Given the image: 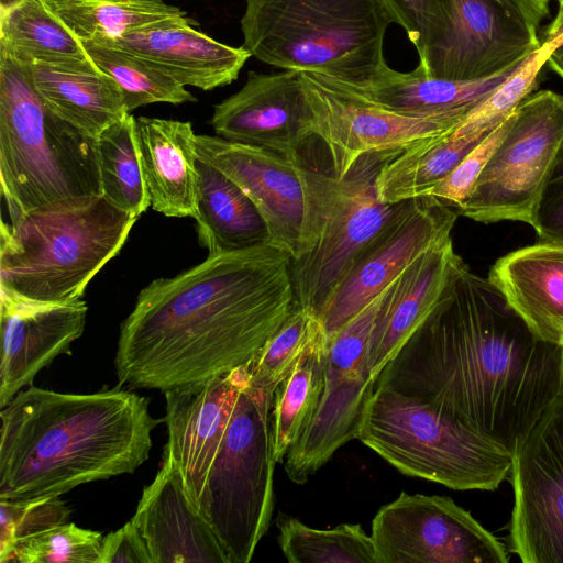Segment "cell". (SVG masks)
<instances>
[{
	"label": "cell",
	"instance_id": "6da1fadb",
	"mask_svg": "<svg viewBox=\"0 0 563 563\" xmlns=\"http://www.w3.org/2000/svg\"><path fill=\"white\" fill-rule=\"evenodd\" d=\"M511 451L563 394V347L539 339L463 260L435 307L376 378Z\"/></svg>",
	"mask_w": 563,
	"mask_h": 563
},
{
	"label": "cell",
	"instance_id": "7a4b0ae2",
	"mask_svg": "<svg viewBox=\"0 0 563 563\" xmlns=\"http://www.w3.org/2000/svg\"><path fill=\"white\" fill-rule=\"evenodd\" d=\"M290 267L288 253L263 244L154 279L121 323L119 385L164 394L249 363L297 307Z\"/></svg>",
	"mask_w": 563,
	"mask_h": 563
},
{
	"label": "cell",
	"instance_id": "3957f363",
	"mask_svg": "<svg viewBox=\"0 0 563 563\" xmlns=\"http://www.w3.org/2000/svg\"><path fill=\"white\" fill-rule=\"evenodd\" d=\"M0 499L60 496L132 474L162 421L148 398L121 385L92 394L31 385L0 408Z\"/></svg>",
	"mask_w": 563,
	"mask_h": 563
},
{
	"label": "cell",
	"instance_id": "277c9868",
	"mask_svg": "<svg viewBox=\"0 0 563 563\" xmlns=\"http://www.w3.org/2000/svg\"><path fill=\"white\" fill-rule=\"evenodd\" d=\"M0 184L10 223L57 201L102 196L97 139L49 110L27 63L2 47Z\"/></svg>",
	"mask_w": 563,
	"mask_h": 563
},
{
	"label": "cell",
	"instance_id": "5b68a950",
	"mask_svg": "<svg viewBox=\"0 0 563 563\" xmlns=\"http://www.w3.org/2000/svg\"><path fill=\"white\" fill-rule=\"evenodd\" d=\"M243 47L258 60L322 75L355 88L388 67L384 38L393 22L382 0H245Z\"/></svg>",
	"mask_w": 563,
	"mask_h": 563
},
{
	"label": "cell",
	"instance_id": "8992f818",
	"mask_svg": "<svg viewBox=\"0 0 563 563\" xmlns=\"http://www.w3.org/2000/svg\"><path fill=\"white\" fill-rule=\"evenodd\" d=\"M135 221L103 196L62 200L2 221L0 286L35 300H80Z\"/></svg>",
	"mask_w": 563,
	"mask_h": 563
},
{
	"label": "cell",
	"instance_id": "52a82bcc",
	"mask_svg": "<svg viewBox=\"0 0 563 563\" xmlns=\"http://www.w3.org/2000/svg\"><path fill=\"white\" fill-rule=\"evenodd\" d=\"M357 440L402 474L455 490H495L511 474L506 444L390 388L375 387Z\"/></svg>",
	"mask_w": 563,
	"mask_h": 563
},
{
	"label": "cell",
	"instance_id": "ba28073f",
	"mask_svg": "<svg viewBox=\"0 0 563 563\" xmlns=\"http://www.w3.org/2000/svg\"><path fill=\"white\" fill-rule=\"evenodd\" d=\"M273 399L274 394L253 387L250 378L243 385L197 506L230 563L250 562L271 525Z\"/></svg>",
	"mask_w": 563,
	"mask_h": 563
},
{
	"label": "cell",
	"instance_id": "9c48e42d",
	"mask_svg": "<svg viewBox=\"0 0 563 563\" xmlns=\"http://www.w3.org/2000/svg\"><path fill=\"white\" fill-rule=\"evenodd\" d=\"M197 157L227 175L265 221L268 244L297 260L316 244L331 201L333 173L310 168L263 147L195 135Z\"/></svg>",
	"mask_w": 563,
	"mask_h": 563
},
{
	"label": "cell",
	"instance_id": "30bf717a",
	"mask_svg": "<svg viewBox=\"0 0 563 563\" xmlns=\"http://www.w3.org/2000/svg\"><path fill=\"white\" fill-rule=\"evenodd\" d=\"M400 151L362 155L334 187L313 247L291 260L297 305L319 317L355 262L398 213L404 202L386 203L377 195L384 164Z\"/></svg>",
	"mask_w": 563,
	"mask_h": 563
},
{
	"label": "cell",
	"instance_id": "8fae6325",
	"mask_svg": "<svg viewBox=\"0 0 563 563\" xmlns=\"http://www.w3.org/2000/svg\"><path fill=\"white\" fill-rule=\"evenodd\" d=\"M563 140V96L532 92L516 108L511 124L459 214L482 223L521 221L532 216Z\"/></svg>",
	"mask_w": 563,
	"mask_h": 563
},
{
	"label": "cell",
	"instance_id": "7c38bea8",
	"mask_svg": "<svg viewBox=\"0 0 563 563\" xmlns=\"http://www.w3.org/2000/svg\"><path fill=\"white\" fill-rule=\"evenodd\" d=\"M438 22L419 55L433 78L478 80L523 63L542 42L516 0H435Z\"/></svg>",
	"mask_w": 563,
	"mask_h": 563
},
{
	"label": "cell",
	"instance_id": "4fadbf2b",
	"mask_svg": "<svg viewBox=\"0 0 563 563\" xmlns=\"http://www.w3.org/2000/svg\"><path fill=\"white\" fill-rule=\"evenodd\" d=\"M390 285L328 342L319 406L284 460L285 472L296 484L308 482L341 446L357 439L365 407L375 389L368 368L369 338Z\"/></svg>",
	"mask_w": 563,
	"mask_h": 563
},
{
	"label": "cell",
	"instance_id": "5bb4252c",
	"mask_svg": "<svg viewBox=\"0 0 563 563\" xmlns=\"http://www.w3.org/2000/svg\"><path fill=\"white\" fill-rule=\"evenodd\" d=\"M510 550L523 563H563V394L512 449Z\"/></svg>",
	"mask_w": 563,
	"mask_h": 563
},
{
	"label": "cell",
	"instance_id": "9a60e30c",
	"mask_svg": "<svg viewBox=\"0 0 563 563\" xmlns=\"http://www.w3.org/2000/svg\"><path fill=\"white\" fill-rule=\"evenodd\" d=\"M376 563H508L504 544L448 496L405 492L372 520Z\"/></svg>",
	"mask_w": 563,
	"mask_h": 563
},
{
	"label": "cell",
	"instance_id": "2e32d148",
	"mask_svg": "<svg viewBox=\"0 0 563 563\" xmlns=\"http://www.w3.org/2000/svg\"><path fill=\"white\" fill-rule=\"evenodd\" d=\"M316 139L325 145L333 175L342 177L364 154L402 151L454 129L465 115L397 113L339 80L301 73Z\"/></svg>",
	"mask_w": 563,
	"mask_h": 563
},
{
	"label": "cell",
	"instance_id": "e0dca14e",
	"mask_svg": "<svg viewBox=\"0 0 563 563\" xmlns=\"http://www.w3.org/2000/svg\"><path fill=\"white\" fill-rule=\"evenodd\" d=\"M457 211L433 197L406 200L355 262L318 319L329 342L424 252L451 238Z\"/></svg>",
	"mask_w": 563,
	"mask_h": 563
},
{
	"label": "cell",
	"instance_id": "ac0fdd59",
	"mask_svg": "<svg viewBox=\"0 0 563 563\" xmlns=\"http://www.w3.org/2000/svg\"><path fill=\"white\" fill-rule=\"evenodd\" d=\"M225 140L258 146L305 163L306 145L316 139L301 73H247L243 87L214 106L210 120Z\"/></svg>",
	"mask_w": 563,
	"mask_h": 563
},
{
	"label": "cell",
	"instance_id": "d6986e66",
	"mask_svg": "<svg viewBox=\"0 0 563 563\" xmlns=\"http://www.w3.org/2000/svg\"><path fill=\"white\" fill-rule=\"evenodd\" d=\"M88 307L23 297L0 286V408L81 336Z\"/></svg>",
	"mask_w": 563,
	"mask_h": 563
},
{
	"label": "cell",
	"instance_id": "ffe728a7",
	"mask_svg": "<svg viewBox=\"0 0 563 563\" xmlns=\"http://www.w3.org/2000/svg\"><path fill=\"white\" fill-rule=\"evenodd\" d=\"M247 379L246 365H242L202 384L164 393L168 435L164 448L172 455L196 508L240 390Z\"/></svg>",
	"mask_w": 563,
	"mask_h": 563
},
{
	"label": "cell",
	"instance_id": "44dd1931",
	"mask_svg": "<svg viewBox=\"0 0 563 563\" xmlns=\"http://www.w3.org/2000/svg\"><path fill=\"white\" fill-rule=\"evenodd\" d=\"M162 457L132 517L153 563H230L212 528L190 501L165 448Z\"/></svg>",
	"mask_w": 563,
	"mask_h": 563
},
{
	"label": "cell",
	"instance_id": "7402d4cb",
	"mask_svg": "<svg viewBox=\"0 0 563 563\" xmlns=\"http://www.w3.org/2000/svg\"><path fill=\"white\" fill-rule=\"evenodd\" d=\"M191 25L168 24L96 41L144 59L185 87L208 91L234 81L252 55Z\"/></svg>",
	"mask_w": 563,
	"mask_h": 563
},
{
	"label": "cell",
	"instance_id": "603a6c76",
	"mask_svg": "<svg viewBox=\"0 0 563 563\" xmlns=\"http://www.w3.org/2000/svg\"><path fill=\"white\" fill-rule=\"evenodd\" d=\"M461 261L449 238L419 256L390 285L368 343V368L374 382L433 310Z\"/></svg>",
	"mask_w": 563,
	"mask_h": 563
},
{
	"label": "cell",
	"instance_id": "cb8c5ba5",
	"mask_svg": "<svg viewBox=\"0 0 563 563\" xmlns=\"http://www.w3.org/2000/svg\"><path fill=\"white\" fill-rule=\"evenodd\" d=\"M488 279L541 340L563 338V246L537 243L498 258Z\"/></svg>",
	"mask_w": 563,
	"mask_h": 563
},
{
	"label": "cell",
	"instance_id": "d4e9b609",
	"mask_svg": "<svg viewBox=\"0 0 563 563\" xmlns=\"http://www.w3.org/2000/svg\"><path fill=\"white\" fill-rule=\"evenodd\" d=\"M135 124L151 207L166 217L196 219L198 170L191 123L137 117Z\"/></svg>",
	"mask_w": 563,
	"mask_h": 563
},
{
	"label": "cell",
	"instance_id": "484cf974",
	"mask_svg": "<svg viewBox=\"0 0 563 563\" xmlns=\"http://www.w3.org/2000/svg\"><path fill=\"white\" fill-rule=\"evenodd\" d=\"M520 65L499 75L478 80L433 78L428 76L419 64L409 73H400L387 67L369 86L351 87L400 114L418 118L465 115Z\"/></svg>",
	"mask_w": 563,
	"mask_h": 563
},
{
	"label": "cell",
	"instance_id": "4316f807",
	"mask_svg": "<svg viewBox=\"0 0 563 563\" xmlns=\"http://www.w3.org/2000/svg\"><path fill=\"white\" fill-rule=\"evenodd\" d=\"M26 63L33 85L49 110L92 137L130 113L119 86L104 73Z\"/></svg>",
	"mask_w": 563,
	"mask_h": 563
},
{
	"label": "cell",
	"instance_id": "83f0119b",
	"mask_svg": "<svg viewBox=\"0 0 563 563\" xmlns=\"http://www.w3.org/2000/svg\"><path fill=\"white\" fill-rule=\"evenodd\" d=\"M197 232L209 255L268 244V231L247 195L227 175L197 157Z\"/></svg>",
	"mask_w": 563,
	"mask_h": 563
},
{
	"label": "cell",
	"instance_id": "f1b7e54d",
	"mask_svg": "<svg viewBox=\"0 0 563 563\" xmlns=\"http://www.w3.org/2000/svg\"><path fill=\"white\" fill-rule=\"evenodd\" d=\"M0 47L25 62L102 73L45 0H25L0 14Z\"/></svg>",
	"mask_w": 563,
	"mask_h": 563
},
{
	"label": "cell",
	"instance_id": "f546056e",
	"mask_svg": "<svg viewBox=\"0 0 563 563\" xmlns=\"http://www.w3.org/2000/svg\"><path fill=\"white\" fill-rule=\"evenodd\" d=\"M81 41L111 40L125 33L196 22L162 0H45Z\"/></svg>",
	"mask_w": 563,
	"mask_h": 563
},
{
	"label": "cell",
	"instance_id": "4dcf8cb0",
	"mask_svg": "<svg viewBox=\"0 0 563 563\" xmlns=\"http://www.w3.org/2000/svg\"><path fill=\"white\" fill-rule=\"evenodd\" d=\"M328 342L323 331L313 340L274 393L273 455L283 463L311 422L324 385Z\"/></svg>",
	"mask_w": 563,
	"mask_h": 563
},
{
	"label": "cell",
	"instance_id": "1f68e13d",
	"mask_svg": "<svg viewBox=\"0 0 563 563\" xmlns=\"http://www.w3.org/2000/svg\"><path fill=\"white\" fill-rule=\"evenodd\" d=\"M102 196L120 210L139 218L151 207L135 118L128 114L97 136Z\"/></svg>",
	"mask_w": 563,
	"mask_h": 563
},
{
	"label": "cell",
	"instance_id": "d6a6232c",
	"mask_svg": "<svg viewBox=\"0 0 563 563\" xmlns=\"http://www.w3.org/2000/svg\"><path fill=\"white\" fill-rule=\"evenodd\" d=\"M276 526L278 544L290 563H376L372 537L358 523L317 529L279 512Z\"/></svg>",
	"mask_w": 563,
	"mask_h": 563
},
{
	"label": "cell",
	"instance_id": "836d02e7",
	"mask_svg": "<svg viewBox=\"0 0 563 563\" xmlns=\"http://www.w3.org/2000/svg\"><path fill=\"white\" fill-rule=\"evenodd\" d=\"M82 44L99 69L117 82L129 112L156 102L197 101L185 86L144 59L98 41Z\"/></svg>",
	"mask_w": 563,
	"mask_h": 563
},
{
	"label": "cell",
	"instance_id": "e575fe53",
	"mask_svg": "<svg viewBox=\"0 0 563 563\" xmlns=\"http://www.w3.org/2000/svg\"><path fill=\"white\" fill-rule=\"evenodd\" d=\"M322 331L317 316L297 305L279 330L245 364L250 384L274 394Z\"/></svg>",
	"mask_w": 563,
	"mask_h": 563
},
{
	"label": "cell",
	"instance_id": "d590c367",
	"mask_svg": "<svg viewBox=\"0 0 563 563\" xmlns=\"http://www.w3.org/2000/svg\"><path fill=\"white\" fill-rule=\"evenodd\" d=\"M552 45L544 41L501 85L475 106L459 122L460 133L490 132L506 120L533 92L543 66L551 54Z\"/></svg>",
	"mask_w": 563,
	"mask_h": 563
},
{
	"label": "cell",
	"instance_id": "8d00e7d4",
	"mask_svg": "<svg viewBox=\"0 0 563 563\" xmlns=\"http://www.w3.org/2000/svg\"><path fill=\"white\" fill-rule=\"evenodd\" d=\"M102 538L100 532L69 521L19 542L10 562L98 563Z\"/></svg>",
	"mask_w": 563,
	"mask_h": 563
},
{
	"label": "cell",
	"instance_id": "74e56055",
	"mask_svg": "<svg viewBox=\"0 0 563 563\" xmlns=\"http://www.w3.org/2000/svg\"><path fill=\"white\" fill-rule=\"evenodd\" d=\"M70 509L59 496L0 499V563L10 562L19 542L69 522Z\"/></svg>",
	"mask_w": 563,
	"mask_h": 563
},
{
	"label": "cell",
	"instance_id": "f35d334b",
	"mask_svg": "<svg viewBox=\"0 0 563 563\" xmlns=\"http://www.w3.org/2000/svg\"><path fill=\"white\" fill-rule=\"evenodd\" d=\"M514 112L482 140L462 162L426 196L439 199L459 211L467 201L484 167L506 135L511 124Z\"/></svg>",
	"mask_w": 563,
	"mask_h": 563
},
{
	"label": "cell",
	"instance_id": "ab89813d",
	"mask_svg": "<svg viewBox=\"0 0 563 563\" xmlns=\"http://www.w3.org/2000/svg\"><path fill=\"white\" fill-rule=\"evenodd\" d=\"M531 227L537 243L563 246V140L536 203Z\"/></svg>",
	"mask_w": 563,
	"mask_h": 563
},
{
	"label": "cell",
	"instance_id": "60d3db41",
	"mask_svg": "<svg viewBox=\"0 0 563 563\" xmlns=\"http://www.w3.org/2000/svg\"><path fill=\"white\" fill-rule=\"evenodd\" d=\"M393 22L400 25L418 54L438 22L435 0H382Z\"/></svg>",
	"mask_w": 563,
	"mask_h": 563
},
{
	"label": "cell",
	"instance_id": "b9f144b4",
	"mask_svg": "<svg viewBox=\"0 0 563 563\" xmlns=\"http://www.w3.org/2000/svg\"><path fill=\"white\" fill-rule=\"evenodd\" d=\"M98 563H153L136 522L131 518L102 538Z\"/></svg>",
	"mask_w": 563,
	"mask_h": 563
},
{
	"label": "cell",
	"instance_id": "7bdbcfd3",
	"mask_svg": "<svg viewBox=\"0 0 563 563\" xmlns=\"http://www.w3.org/2000/svg\"><path fill=\"white\" fill-rule=\"evenodd\" d=\"M528 15L539 25L549 14V0H516Z\"/></svg>",
	"mask_w": 563,
	"mask_h": 563
},
{
	"label": "cell",
	"instance_id": "ee69618b",
	"mask_svg": "<svg viewBox=\"0 0 563 563\" xmlns=\"http://www.w3.org/2000/svg\"><path fill=\"white\" fill-rule=\"evenodd\" d=\"M545 41L552 45L551 53H563V14H556L547 31Z\"/></svg>",
	"mask_w": 563,
	"mask_h": 563
},
{
	"label": "cell",
	"instance_id": "f6af8a7d",
	"mask_svg": "<svg viewBox=\"0 0 563 563\" xmlns=\"http://www.w3.org/2000/svg\"><path fill=\"white\" fill-rule=\"evenodd\" d=\"M547 64L563 78V53H551L548 57Z\"/></svg>",
	"mask_w": 563,
	"mask_h": 563
},
{
	"label": "cell",
	"instance_id": "bcb514c9",
	"mask_svg": "<svg viewBox=\"0 0 563 563\" xmlns=\"http://www.w3.org/2000/svg\"><path fill=\"white\" fill-rule=\"evenodd\" d=\"M25 0H0V14H3L20 4H22Z\"/></svg>",
	"mask_w": 563,
	"mask_h": 563
},
{
	"label": "cell",
	"instance_id": "7dc6e473",
	"mask_svg": "<svg viewBox=\"0 0 563 563\" xmlns=\"http://www.w3.org/2000/svg\"><path fill=\"white\" fill-rule=\"evenodd\" d=\"M558 3H559V12L558 14H563V0H556Z\"/></svg>",
	"mask_w": 563,
	"mask_h": 563
},
{
	"label": "cell",
	"instance_id": "c3c4849f",
	"mask_svg": "<svg viewBox=\"0 0 563 563\" xmlns=\"http://www.w3.org/2000/svg\"><path fill=\"white\" fill-rule=\"evenodd\" d=\"M561 345H562V347H563V338H562V341H561Z\"/></svg>",
	"mask_w": 563,
	"mask_h": 563
}]
</instances>
